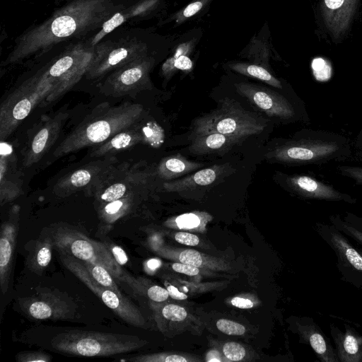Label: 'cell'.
Masks as SVG:
<instances>
[{"label":"cell","mask_w":362,"mask_h":362,"mask_svg":"<svg viewBox=\"0 0 362 362\" xmlns=\"http://www.w3.org/2000/svg\"><path fill=\"white\" fill-rule=\"evenodd\" d=\"M121 361L131 362H187L190 360L181 355L162 353L136 356Z\"/></svg>","instance_id":"34"},{"label":"cell","mask_w":362,"mask_h":362,"mask_svg":"<svg viewBox=\"0 0 362 362\" xmlns=\"http://www.w3.org/2000/svg\"><path fill=\"white\" fill-rule=\"evenodd\" d=\"M223 353L228 359L233 361H241L246 354L245 348L234 341L226 343L223 346Z\"/></svg>","instance_id":"40"},{"label":"cell","mask_w":362,"mask_h":362,"mask_svg":"<svg viewBox=\"0 0 362 362\" xmlns=\"http://www.w3.org/2000/svg\"><path fill=\"white\" fill-rule=\"evenodd\" d=\"M344 326L342 332L334 324L329 325L339 362H362V334L349 324Z\"/></svg>","instance_id":"24"},{"label":"cell","mask_w":362,"mask_h":362,"mask_svg":"<svg viewBox=\"0 0 362 362\" xmlns=\"http://www.w3.org/2000/svg\"><path fill=\"white\" fill-rule=\"evenodd\" d=\"M231 304L241 309H248L253 307V303L247 298L235 297L231 300Z\"/></svg>","instance_id":"50"},{"label":"cell","mask_w":362,"mask_h":362,"mask_svg":"<svg viewBox=\"0 0 362 362\" xmlns=\"http://www.w3.org/2000/svg\"><path fill=\"white\" fill-rule=\"evenodd\" d=\"M95 52V46L78 43L60 54L47 65L54 78V87L43 105H47L64 95L76 84L89 69Z\"/></svg>","instance_id":"8"},{"label":"cell","mask_w":362,"mask_h":362,"mask_svg":"<svg viewBox=\"0 0 362 362\" xmlns=\"http://www.w3.org/2000/svg\"><path fill=\"white\" fill-rule=\"evenodd\" d=\"M356 155L361 160H362V130L357 137V141L356 142Z\"/></svg>","instance_id":"52"},{"label":"cell","mask_w":362,"mask_h":362,"mask_svg":"<svg viewBox=\"0 0 362 362\" xmlns=\"http://www.w3.org/2000/svg\"><path fill=\"white\" fill-rule=\"evenodd\" d=\"M147 174L128 163L115 165L89 191L98 205L110 202L139 192L147 182Z\"/></svg>","instance_id":"11"},{"label":"cell","mask_w":362,"mask_h":362,"mask_svg":"<svg viewBox=\"0 0 362 362\" xmlns=\"http://www.w3.org/2000/svg\"><path fill=\"white\" fill-rule=\"evenodd\" d=\"M296 329L301 341L311 347L319 361L339 362L329 339L313 318L305 317L297 321Z\"/></svg>","instance_id":"23"},{"label":"cell","mask_w":362,"mask_h":362,"mask_svg":"<svg viewBox=\"0 0 362 362\" xmlns=\"http://www.w3.org/2000/svg\"><path fill=\"white\" fill-rule=\"evenodd\" d=\"M143 112L144 107L139 103L125 102L117 106L100 104L66 136L55 148L53 156L57 158L99 145L140 121Z\"/></svg>","instance_id":"2"},{"label":"cell","mask_w":362,"mask_h":362,"mask_svg":"<svg viewBox=\"0 0 362 362\" xmlns=\"http://www.w3.org/2000/svg\"><path fill=\"white\" fill-rule=\"evenodd\" d=\"M203 6L200 1H197L189 4L183 11L182 14L185 18L191 17L197 13Z\"/></svg>","instance_id":"49"},{"label":"cell","mask_w":362,"mask_h":362,"mask_svg":"<svg viewBox=\"0 0 362 362\" xmlns=\"http://www.w3.org/2000/svg\"><path fill=\"white\" fill-rule=\"evenodd\" d=\"M171 267L175 272L188 276H196L199 273L198 267L182 262L173 263Z\"/></svg>","instance_id":"47"},{"label":"cell","mask_w":362,"mask_h":362,"mask_svg":"<svg viewBox=\"0 0 362 362\" xmlns=\"http://www.w3.org/2000/svg\"><path fill=\"white\" fill-rule=\"evenodd\" d=\"M161 314L165 319L173 322L182 321L187 316V313L183 307L174 304L165 305L161 310Z\"/></svg>","instance_id":"38"},{"label":"cell","mask_w":362,"mask_h":362,"mask_svg":"<svg viewBox=\"0 0 362 362\" xmlns=\"http://www.w3.org/2000/svg\"><path fill=\"white\" fill-rule=\"evenodd\" d=\"M162 128L155 122H141L132 124L108 140L94 146L88 154L90 158L104 157L128 150L138 144L159 146L163 141Z\"/></svg>","instance_id":"13"},{"label":"cell","mask_w":362,"mask_h":362,"mask_svg":"<svg viewBox=\"0 0 362 362\" xmlns=\"http://www.w3.org/2000/svg\"><path fill=\"white\" fill-rule=\"evenodd\" d=\"M351 153V145L345 137L333 133L311 131L305 137L277 146L272 156L275 160L284 163L320 165L346 159Z\"/></svg>","instance_id":"3"},{"label":"cell","mask_w":362,"mask_h":362,"mask_svg":"<svg viewBox=\"0 0 362 362\" xmlns=\"http://www.w3.org/2000/svg\"><path fill=\"white\" fill-rule=\"evenodd\" d=\"M175 222L180 228L192 229L200 225L201 218L195 213H188L177 216Z\"/></svg>","instance_id":"41"},{"label":"cell","mask_w":362,"mask_h":362,"mask_svg":"<svg viewBox=\"0 0 362 362\" xmlns=\"http://www.w3.org/2000/svg\"><path fill=\"white\" fill-rule=\"evenodd\" d=\"M23 194L22 174L9 144L1 141L0 157V202L3 206Z\"/></svg>","instance_id":"21"},{"label":"cell","mask_w":362,"mask_h":362,"mask_svg":"<svg viewBox=\"0 0 362 362\" xmlns=\"http://www.w3.org/2000/svg\"><path fill=\"white\" fill-rule=\"evenodd\" d=\"M18 362H49L52 356L42 351L19 353L16 355Z\"/></svg>","instance_id":"43"},{"label":"cell","mask_w":362,"mask_h":362,"mask_svg":"<svg viewBox=\"0 0 362 362\" xmlns=\"http://www.w3.org/2000/svg\"><path fill=\"white\" fill-rule=\"evenodd\" d=\"M192 67L191 59L186 55L178 54L164 63L162 71L165 76H168L175 69L186 71L190 70Z\"/></svg>","instance_id":"36"},{"label":"cell","mask_w":362,"mask_h":362,"mask_svg":"<svg viewBox=\"0 0 362 362\" xmlns=\"http://www.w3.org/2000/svg\"><path fill=\"white\" fill-rule=\"evenodd\" d=\"M201 166L202 164L188 160L180 154H177L164 158L158 166L157 173L161 179L172 180Z\"/></svg>","instance_id":"29"},{"label":"cell","mask_w":362,"mask_h":362,"mask_svg":"<svg viewBox=\"0 0 362 362\" xmlns=\"http://www.w3.org/2000/svg\"><path fill=\"white\" fill-rule=\"evenodd\" d=\"M343 218L355 228L362 232V217L351 212H346Z\"/></svg>","instance_id":"48"},{"label":"cell","mask_w":362,"mask_h":362,"mask_svg":"<svg viewBox=\"0 0 362 362\" xmlns=\"http://www.w3.org/2000/svg\"><path fill=\"white\" fill-rule=\"evenodd\" d=\"M47 66L25 80L1 104L0 139L4 141L39 104H43L54 87Z\"/></svg>","instance_id":"5"},{"label":"cell","mask_w":362,"mask_h":362,"mask_svg":"<svg viewBox=\"0 0 362 362\" xmlns=\"http://www.w3.org/2000/svg\"><path fill=\"white\" fill-rule=\"evenodd\" d=\"M145 283L142 278L136 279L133 276L128 285L134 291L145 294L154 302L160 303L168 299L169 293L167 289L157 285L147 286Z\"/></svg>","instance_id":"33"},{"label":"cell","mask_w":362,"mask_h":362,"mask_svg":"<svg viewBox=\"0 0 362 362\" xmlns=\"http://www.w3.org/2000/svg\"><path fill=\"white\" fill-rule=\"evenodd\" d=\"M90 276L102 286L111 289L117 294L123 295L114 280V276L104 267L92 262L81 261Z\"/></svg>","instance_id":"32"},{"label":"cell","mask_w":362,"mask_h":362,"mask_svg":"<svg viewBox=\"0 0 362 362\" xmlns=\"http://www.w3.org/2000/svg\"><path fill=\"white\" fill-rule=\"evenodd\" d=\"M230 66L233 70L243 75L256 78L278 88H282L281 82L264 67L243 63L233 64Z\"/></svg>","instance_id":"31"},{"label":"cell","mask_w":362,"mask_h":362,"mask_svg":"<svg viewBox=\"0 0 362 362\" xmlns=\"http://www.w3.org/2000/svg\"><path fill=\"white\" fill-rule=\"evenodd\" d=\"M23 311L35 320H68L74 318L76 305L61 295L42 293L20 300Z\"/></svg>","instance_id":"16"},{"label":"cell","mask_w":362,"mask_h":362,"mask_svg":"<svg viewBox=\"0 0 362 362\" xmlns=\"http://www.w3.org/2000/svg\"><path fill=\"white\" fill-rule=\"evenodd\" d=\"M61 261L66 269L125 322L135 327H141L144 325V318L136 305L125 296L117 294L94 281L81 260L70 255H61Z\"/></svg>","instance_id":"10"},{"label":"cell","mask_w":362,"mask_h":362,"mask_svg":"<svg viewBox=\"0 0 362 362\" xmlns=\"http://www.w3.org/2000/svg\"><path fill=\"white\" fill-rule=\"evenodd\" d=\"M358 0H322V15L325 24L335 40L349 29Z\"/></svg>","instance_id":"22"},{"label":"cell","mask_w":362,"mask_h":362,"mask_svg":"<svg viewBox=\"0 0 362 362\" xmlns=\"http://www.w3.org/2000/svg\"><path fill=\"white\" fill-rule=\"evenodd\" d=\"M167 290L169 293V296L174 299L185 300L187 298L185 293L180 292L173 285H168Z\"/></svg>","instance_id":"51"},{"label":"cell","mask_w":362,"mask_h":362,"mask_svg":"<svg viewBox=\"0 0 362 362\" xmlns=\"http://www.w3.org/2000/svg\"><path fill=\"white\" fill-rule=\"evenodd\" d=\"M312 67L313 74L315 78L320 81H327L332 75V69L328 63L324 59L316 58L313 61Z\"/></svg>","instance_id":"37"},{"label":"cell","mask_w":362,"mask_h":362,"mask_svg":"<svg viewBox=\"0 0 362 362\" xmlns=\"http://www.w3.org/2000/svg\"><path fill=\"white\" fill-rule=\"evenodd\" d=\"M54 248V240L51 233L33 241L27 255L26 264L28 269L41 275L52 260Z\"/></svg>","instance_id":"26"},{"label":"cell","mask_w":362,"mask_h":362,"mask_svg":"<svg viewBox=\"0 0 362 362\" xmlns=\"http://www.w3.org/2000/svg\"><path fill=\"white\" fill-rule=\"evenodd\" d=\"M285 182L291 191L305 199L343 202L350 204L357 202V199L351 195L310 176L289 175L286 177Z\"/></svg>","instance_id":"19"},{"label":"cell","mask_w":362,"mask_h":362,"mask_svg":"<svg viewBox=\"0 0 362 362\" xmlns=\"http://www.w3.org/2000/svg\"><path fill=\"white\" fill-rule=\"evenodd\" d=\"M121 7L112 0L72 1L18 37L4 64H13L40 56L61 42L101 28Z\"/></svg>","instance_id":"1"},{"label":"cell","mask_w":362,"mask_h":362,"mask_svg":"<svg viewBox=\"0 0 362 362\" xmlns=\"http://www.w3.org/2000/svg\"><path fill=\"white\" fill-rule=\"evenodd\" d=\"M103 244L119 265L122 267L127 263L129 259L127 253L120 246L113 243L103 242Z\"/></svg>","instance_id":"44"},{"label":"cell","mask_w":362,"mask_h":362,"mask_svg":"<svg viewBox=\"0 0 362 362\" xmlns=\"http://www.w3.org/2000/svg\"><path fill=\"white\" fill-rule=\"evenodd\" d=\"M329 222L347 237L351 238L362 246V232L344 221L340 215L335 214L330 216Z\"/></svg>","instance_id":"35"},{"label":"cell","mask_w":362,"mask_h":362,"mask_svg":"<svg viewBox=\"0 0 362 362\" xmlns=\"http://www.w3.org/2000/svg\"><path fill=\"white\" fill-rule=\"evenodd\" d=\"M146 344V341L134 335L83 330L60 333L51 343L58 352L87 357L129 353Z\"/></svg>","instance_id":"4"},{"label":"cell","mask_w":362,"mask_h":362,"mask_svg":"<svg viewBox=\"0 0 362 362\" xmlns=\"http://www.w3.org/2000/svg\"><path fill=\"white\" fill-rule=\"evenodd\" d=\"M20 206L13 205L8 217L1 228L0 236V287L3 294L7 292L13 267V254L17 240Z\"/></svg>","instance_id":"20"},{"label":"cell","mask_w":362,"mask_h":362,"mask_svg":"<svg viewBox=\"0 0 362 362\" xmlns=\"http://www.w3.org/2000/svg\"><path fill=\"white\" fill-rule=\"evenodd\" d=\"M158 264V261L155 260V259H152V260H150L147 262V267L151 268V269H154L156 267L155 265H157Z\"/></svg>","instance_id":"53"},{"label":"cell","mask_w":362,"mask_h":362,"mask_svg":"<svg viewBox=\"0 0 362 362\" xmlns=\"http://www.w3.org/2000/svg\"><path fill=\"white\" fill-rule=\"evenodd\" d=\"M68 117L69 114L65 112L45 117L25 150L24 167L28 168L37 163L47 153L58 139Z\"/></svg>","instance_id":"17"},{"label":"cell","mask_w":362,"mask_h":362,"mask_svg":"<svg viewBox=\"0 0 362 362\" xmlns=\"http://www.w3.org/2000/svg\"><path fill=\"white\" fill-rule=\"evenodd\" d=\"M216 327L218 330L228 335H243L246 331L243 325L226 319L218 320Z\"/></svg>","instance_id":"39"},{"label":"cell","mask_w":362,"mask_h":362,"mask_svg":"<svg viewBox=\"0 0 362 362\" xmlns=\"http://www.w3.org/2000/svg\"><path fill=\"white\" fill-rule=\"evenodd\" d=\"M116 163L113 155L89 162L62 177L55 184L54 191L57 196L64 197L85 188L89 189Z\"/></svg>","instance_id":"15"},{"label":"cell","mask_w":362,"mask_h":362,"mask_svg":"<svg viewBox=\"0 0 362 362\" xmlns=\"http://www.w3.org/2000/svg\"><path fill=\"white\" fill-rule=\"evenodd\" d=\"M235 87L240 95L270 117L288 119L295 115L292 105L276 92L265 87L245 83H237Z\"/></svg>","instance_id":"18"},{"label":"cell","mask_w":362,"mask_h":362,"mask_svg":"<svg viewBox=\"0 0 362 362\" xmlns=\"http://www.w3.org/2000/svg\"><path fill=\"white\" fill-rule=\"evenodd\" d=\"M220 166L202 169L183 179L165 182L163 187L168 192L187 189L197 186L209 185L214 182L221 172Z\"/></svg>","instance_id":"28"},{"label":"cell","mask_w":362,"mask_h":362,"mask_svg":"<svg viewBox=\"0 0 362 362\" xmlns=\"http://www.w3.org/2000/svg\"><path fill=\"white\" fill-rule=\"evenodd\" d=\"M339 173L354 180L356 185H362V167L342 165L338 167Z\"/></svg>","instance_id":"45"},{"label":"cell","mask_w":362,"mask_h":362,"mask_svg":"<svg viewBox=\"0 0 362 362\" xmlns=\"http://www.w3.org/2000/svg\"><path fill=\"white\" fill-rule=\"evenodd\" d=\"M146 45L135 40L105 42L95 46L93 61L86 73L88 78H98L146 56Z\"/></svg>","instance_id":"12"},{"label":"cell","mask_w":362,"mask_h":362,"mask_svg":"<svg viewBox=\"0 0 362 362\" xmlns=\"http://www.w3.org/2000/svg\"><path fill=\"white\" fill-rule=\"evenodd\" d=\"M153 4L152 1L143 2L142 4L129 8L127 11H117L107 19L102 25L100 30L88 42L91 47L97 45L106 35L122 24L127 18L134 17L147 10Z\"/></svg>","instance_id":"30"},{"label":"cell","mask_w":362,"mask_h":362,"mask_svg":"<svg viewBox=\"0 0 362 362\" xmlns=\"http://www.w3.org/2000/svg\"><path fill=\"white\" fill-rule=\"evenodd\" d=\"M175 240L179 243L189 246L197 245L199 243L197 235L187 232L177 233L175 235Z\"/></svg>","instance_id":"46"},{"label":"cell","mask_w":362,"mask_h":362,"mask_svg":"<svg viewBox=\"0 0 362 362\" xmlns=\"http://www.w3.org/2000/svg\"><path fill=\"white\" fill-rule=\"evenodd\" d=\"M54 248L81 261L105 267L119 281L127 282L130 274L119 265L103 243L95 241L81 232L68 226H59L51 232Z\"/></svg>","instance_id":"7"},{"label":"cell","mask_w":362,"mask_h":362,"mask_svg":"<svg viewBox=\"0 0 362 362\" xmlns=\"http://www.w3.org/2000/svg\"><path fill=\"white\" fill-rule=\"evenodd\" d=\"M138 192L119 199L98 205V214L102 223L112 225L130 212Z\"/></svg>","instance_id":"27"},{"label":"cell","mask_w":362,"mask_h":362,"mask_svg":"<svg viewBox=\"0 0 362 362\" xmlns=\"http://www.w3.org/2000/svg\"><path fill=\"white\" fill-rule=\"evenodd\" d=\"M240 139L218 132L195 134L189 151L196 155H204L219 151L227 150L238 144Z\"/></svg>","instance_id":"25"},{"label":"cell","mask_w":362,"mask_h":362,"mask_svg":"<svg viewBox=\"0 0 362 362\" xmlns=\"http://www.w3.org/2000/svg\"><path fill=\"white\" fill-rule=\"evenodd\" d=\"M152 62L144 56L112 71L100 86L106 95L119 97L140 90L147 83Z\"/></svg>","instance_id":"14"},{"label":"cell","mask_w":362,"mask_h":362,"mask_svg":"<svg viewBox=\"0 0 362 362\" xmlns=\"http://www.w3.org/2000/svg\"><path fill=\"white\" fill-rule=\"evenodd\" d=\"M315 230L334 252L340 279L362 289V250L332 224L317 222Z\"/></svg>","instance_id":"9"},{"label":"cell","mask_w":362,"mask_h":362,"mask_svg":"<svg viewBox=\"0 0 362 362\" xmlns=\"http://www.w3.org/2000/svg\"><path fill=\"white\" fill-rule=\"evenodd\" d=\"M267 124L264 119L226 98L216 109L196 119L194 132V134L218 132L243 139L259 134Z\"/></svg>","instance_id":"6"},{"label":"cell","mask_w":362,"mask_h":362,"mask_svg":"<svg viewBox=\"0 0 362 362\" xmlns=\"http://www.w3.org/2000/svg\"><path fill=\"white\" fill-rule=\"evenodd\" d=\"M180 262L199 267L203 264L202 255L195 250L188 249L183 250L179 255Z\"/></svg>","instance_id":"42"}]
</instances>
